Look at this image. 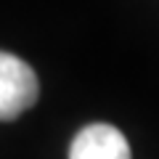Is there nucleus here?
<instances>
[{
	"mask_svg": "<svg viewBox=\"0 0 159 159\" xmlns=\"http://www.w3.org/2000/svg\"><path fill=\"white\" fill-rule=\"evenodd\" d=\"M37 74L19 56L0 51V122L16 119L37 101Z\"/></svg>",
	"mask_w": 159,
	"mask_h": 159,
	"instance_id": "obj_1",
	"label": "nucleus"
},
{
	"mask_svg": "<svg viewBox=\"0 0 159 159\" xmlns=\"http://www.w3.org/2000/svg\"><path fill=\"white\" fill-rule=\"evenodd\" d=\"M69 159H133L127 138L114 125H88L74 135L69 146Z\"/></svg>",
	"mask_w": 159,
	"mask_h": 159,
	"instance_id": "obj_2",
	"label": "nucleus"
}]
</instances>
